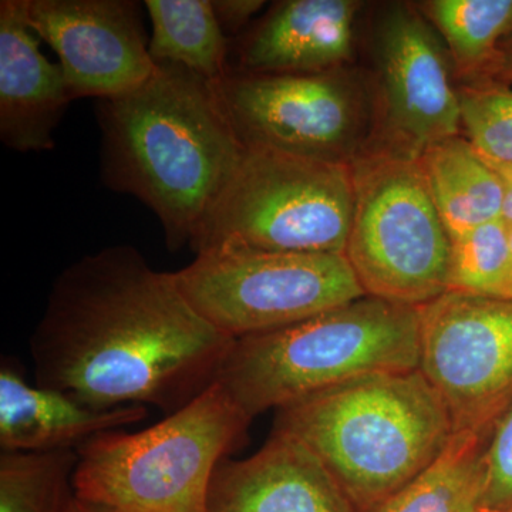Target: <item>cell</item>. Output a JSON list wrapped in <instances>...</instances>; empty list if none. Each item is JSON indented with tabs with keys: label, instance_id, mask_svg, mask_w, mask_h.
I'll use <instances>...</instances> for the list:
<instances>
[{
	"label": "cell",
	"instance_id": "cell-1",
	"mask_svg": "<svg viewBox=\"0 0 512 512\" xmlns=\"http://www.w3.org/2000/svg\"><path fill=\"white\" fill-rule=\"evenodd\" d=\"M234 342L194 311L173 272L121 244L60 272L29 346L40 386L168 416L218 382Z\"/></svg>",
	"mask_w": 512,
	"mask_h": 512
},
{
	"label": "cell",
	"instance_id": "cell-2",
	"mask_svg": "<svg viewBox=\"0 0 512 512\" xmlns=\"http://www.w3.org/2000/svg\"><path fill=\"white\" fill-rule=\"evenodd\" d=\"M96 116L103 183L150 208L168 248L190 247L245 151L214 83L157 63L137 89L97 100Z\"/></svg>",
	"mask_w": 512,
	"mask_h": 512
},
{
	"label": "cell",
	"instance_id": "cell-3",
	"mask_svg": "<svg viewBox=\"0 0 512 512\" xmlns=\"http://www.w3.org/2000/svg\"><path fill=\"white\" fill-rule=\"evenodd\" d=\"M274 431L301 441L362 512H375L456 434L420 369L356 377L276 410Z\"/></svg>",
	"mask_w": 512,
	"mask_h": 512
},
{
	"label": "cell",
	"instance_id": "cell-4",
	"mask_svg": "<svg viewBox=\"0 0 512 512\" xmlns=\"http://www.w3.org/2000/svg\"><path fill=\"white\" fill-rule=\"evenodd\" d=\"M419 367L420 309L366 295L235 340L218 382L254 420L356 377Z\"/></svg>",
	"mask_w": 512,
	"mask_h": 512
},
{
	"label": "cell",
	"instance_id": "cell-5",
	"mask_svg": "<svg viewBox=\"0 0 512 512\" xmlns=\"http://www.w3.org/2000/svg\"><path fill=\"white\" fill-rule=\"evenodd\" d=\"M251 421L214 383L148 429L107 431L83 444L74 494L124 512H208L215 471Z\"/></svg>",
	"mask_w": 512,
	"mask_h": 512
},
{
	"label": "cell",
	"instance_id": "cell-6",
	"mask_svg": "<svg viewBox=\"0 0 512 512\" xmlns=\"http://www.w3.org/2000/svg\"><path fill=\"white\" fill-rule=\"evenodd\" d=\"M353 208L352 163L245 146L190 248L345 255Z\"/></svg>",
	"mask_w": 512,
	"mask_h": 512
},
{
	"label": "cell",
	"instance_id": "cell-7",
	"mask_svg": "<svg viewBox=\"0 0 512 512\" xmlns=\"http://www.w3.org/2000/svg\"><path fill=\"white\" fill-rule=\"evenodd\" d=\"M345 256L367 296L421 308L450 288L453 241L417 158L380 147L352 161Z\"/></svg>",
	"mask_w": 512,
	"mask_h": 512
},
{
	"label": "cell",
	"instance_id": "cell-8",
	"mask_svg": "<svg viewBox=\"0 0 512 512\" xmlns=\"http://www.w3.org/2000/svg\"><path fill=\"white\" fill-rule=\"evenodd\" d=\"M194 311L237 340L295 325L366 296L345 255L220 247L173 272Z\"/></svg>",
	"mask_w": 512,
	"mask_h": 512
},
{
	"label": "cell",
	"instance_id": "cell-9",
	"mask_svg": "<svg viewBox=\"0 0 512 512\" xmlns=\"http://www.w3.org/2000/svg\"><path fill=\"white\" fill-rule=\"evenodd\" d=\"M244 146L350 164L365 130V99L345 69L308 74L229 70L214 83Z\"/></svg>",
	"mask_w": 512,
	"mask_h": 512
},
{
	"label": "cell",
	"instance_id": "cell-10",
	"mask_svg": "<svg viewBox=\"0 0 512 512\" xmlns=\"http://www.w3.org/2000/svg\"><path fill=\"white\" fill-rule=\"evenodd\" d=\"M420 309V367L454 429L490 436L512 403V299L447 292Z\"/></svg>",
	"mask_w": 512,
	"mask_h": 512
},
{
	"label": "cell",
	"instance_id": "cell-11",
	"mask_svg": "<svg viewBox=\"0 0 512 512\" xmlns=\"http://www.w3.org/2000/svg\"><path fill=\"white\" fill-rule=\"evenodd\" d=\"M23 19L59 57L73 100L137 89L156 70L134 0H19Z\"/></svg>",
	"mask_w": 512,
	"mask_h": 512
},
{
	"label": "cell",
	"instance_id": "cell-12",
	"mask_svg": "<svg viewBox=\"0 0 512 512\" xmlns=\"http://www.w3.org/2000/svg\"><path fill=\"white\" fill-rule=\"evenodd\" d=\"M377 59L390 138L383 147L417 158L431 144L460 134L447 47L417 9L396 5L384 15Z\"/></svg>",
	"mask_w": 512,
	"mask_h": 512
},
{
	"label": "cell",
	"instance_id": "cell-13",
	"mask_svg": "<svg viewBox=\"0 0 512 512\" xmlns=\"http://www.w3.org/2000/svg\"><path fill=\"white\" fill-rule=\"evenodd\" d=\"M208 512L362 511L305 444L272 431L252 456L222 461Z\"/></svg>",
	"mask_w": 512,
	"mask_h": 512
},
{
	"label": "cell",
	"instance_id": "cell-14",
	"mask_svg": "<svg viewBox=\"0 0 512 512\" xmlns=\"http://www.w3.org/2000/svg\"><path fill=\"white\" fill-rule=\"evenodd\" d=\"M19 0L0 2V140L18 153L55 148V131L73 97L62 67L40 52Z\"/></svg>",
	"mask_w": 512,
	"mask_h": 512
},
{
	"label": "cell",
	"instance_id": "cell-15",
	"mask_svg": "<svg viewBox=\"0 0 512 512\" xmlns=\"http://www.w3.org/2000/svg\"><path fill=\"white\" fill-rule=\"evenodd\" d=\"M362 3L286 0L276 3L235 47L237 72L308 74L342 69L353 53Z\"/></svg>",
	"mask_w": 512,
	"mask_h": 512
},
{
	"label": "cell",
	"instance_id": "cell-16",
	"mask_svg": "<svg viewBox=\"0 0 512 512\" xmlns=\"http://www.w3.org/2000/svg\"><path fill=\"white\" fill-rule=\"evenodd\" d=\"M147 407H96L70 394L28 383L9 363L0 369V447L2 451H77L107 431L146 420Z\"/></svg>",
	"mask_w": 512,
	"mask_h": 512
},
{
	"label": "cell",
	"instance_id": "cell-17",
	"mask_svg": "<svg viewBox=\"0 0 512 512\" xmlns=\"http://www.w3.org/2000/svg\"><path fill=\"white\" fill-rule=\"evenodd\" d=\"M417 161L451 241L503 220V181L466 137L431 144Z\"/></svg>",
	"mask_w": 512,
	"mask_h": 512
},
{
	"label": "cell",
	"instance_id": "cell-18",
	"mask_svg": "<svg viewBox=\"0 0 512 512\" xmlns=\"http://www.w3.org/2000/svg\"><path fill=\"white\" fill-rule=\"evenodd\" d=\"M488 436L457 431L429 467L375 512H481Z\"/></svg>",
	"mask_w": 512,
	"mask_h": 512
},
{
	"label": "cell",
	"instance_id": "cell-19",
	"mask_svg": "<svg viewBox=\"0 0 512 512\" xmlns=\"http://www.w3.org/2000/svg\"><path fill=\"white\" fill-rule=\"evenodd\" d=\"M143 5L153 28L154 62L178 64L211 83L227 76L229 40L211 0H146Z\"/></svg>",
	"mask_w": 512,
	"mask_h": 512
},
{
	"label": "cell",
	"instance_id": "cell-20",
	"mask_svg": "<svg viewBox=\"0 0 512 512\" xmlns=\"http://www.w3.org/2000/svg\"><path fill=\"white\" fill-rule=\"evenodd\" d=\"M458 76L483 79L512 37V0H433L424 6Z\"/></svg>",
	"mask_w": 512,
	"mask_h": 512
},
{
	"label": "cell",
	"instance_id": "cell-21",
	"mask_svg": "<svg viewBox=\"0 0 512 512\" xmlns=\"http://www.w3.org/2000/svg\"><path fill=\"white\" fill-rule=\"evenodd\" d=\"M77 451L0 453V512H70Z\"/></svg>",
	"mask_w": 512,
	"mask_h": 512
},
{
	"label": "cell",
	"instance_id": "cell-22",
	"mask_svg": "<svg viewBox=\"0 0 512 512\" xmlns=\"http://www.w3.org/2000/svg\"><path fill=\"white\" fill-rule=\"evenodd\" d=\"M448 292L512 299L510 227L503 220L453 239Z\"/></svg>",
	"mask_w": 512,
	"mask_h": 512
},
{
	"label": "cell",
	"instance_id": "cell-23",
	"mask_svg": "<svg viewBox=\"0 0 512 512\" xmlns=\"http://www.w3.org/2000/svg\"><path fill=\"white\" fill-rule=\"evenodd\" d=\"M457 92L467 140L494 167L512 165V87L476 80Z\"/></svg>",
	"mask_w": 512,
	"mask_h": 512
},
{
	"label": "cell",
	"instance_id": "cell-24",
	"mask_svg": "<svg viewBox=\"0 0 512 512\" xmlns=\"http://www.w3.org/2000/svg\"><path fill=\"white\" fill-rule=\"evenodd\" d=\"M512 510V403L494 424L485 447V484L481 512Z\"/></svg>",
	"mask_w": 512,
	"mask_h": 512
},
{
	"label": "cell",
	"instance_id": "cell-25",
	"mask_svg": "<svg viewBox=\"0 0 512 512\" xmlns=\"http://www.w3.org/2000/svg\"><path fill=\"white\" fill-rule=\"evenodd\" d=\"M211 3L222 32L228 40L232 36L241 35L252 16L265 5L262 0H211Z\"/></svg>",
	"mask_w": 512,
	"mask_h": 512
},
{
	"label": "cell",
	"instance_id": "cell-26",
	"mask_svg": "<svg viewBox=\"0 0 512 512\" xmlns=\"http://www.w3.org/2000/svg\"><path fill=\"white\" fill-rule=\"evenodd\" d=\"M488 77H500V79L512 80V37L500 46L493 63L490 64L483 79L480 80H487ZM474 82H476V80H474Z\"/></svg>",
	"mask_w": 512,
	"mask_h": 512
},
{
	"label": "cell",
	"instance_id": "cell-27",
	"mask_svg": "<svg viewBox=\"0 0 512 512\" xmlns=\"http://www.w3.org/2000/svg\"><path fill=\"white\" fill-rule=\"evenodd\" d=\"M494 168L504 185L503 221L508 227H512V165H500Z\"/></svg>",
	"mask_w": 512,
	"mask_h": 512
},
{
	"label": "cell",
	"instance_id": "cell-28",
	"mask_svg": "<svg viewBox=\"0 0 512 512\" xmlns=\"http://www.w3.org/2000/svg\"><path fill=\"white\" fill-rule=\"evenodd\" d=\"M70 512H124L116 510V508L109 507V505L90 503V501L80 500L74 497Z\"/></svg>",
	"mask_w": 512,
	"mask_h": 512
},
{
	"label": "cell",
	"instance_id": "cell-29",
	"mask_svg": "<svg viewBox=\"0 0 512 512\" xmlns=\"http://www.w3.org/2000/svg\"><path fill=\"white\" fill-rule=\"evenodd\" d=\"M510 241H511V251H512V227H510Z\"/></svg>",
	"mask_w": 512,
	"mask_h": 512
},
{
	"label": "cell",
	"instance_id": "cell-30",
	"mask_svg": "<svg viewBox=\"0 0 512 512\" xmlns=\"http://www.w3.org/2000/svg\"><path fill=\"white\" fill-rule=\"evenodd\" d=\"M511 512H512V510H511Z\"/></svg>",
	"mask_w": 512,
	"mask_h": 512
}]
</instances>
